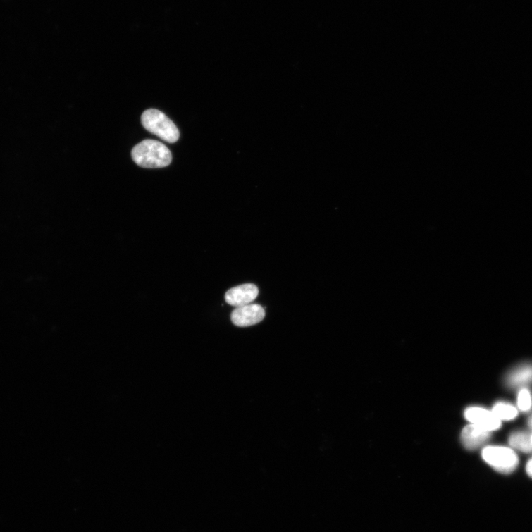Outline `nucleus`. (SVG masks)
Returning a JSON list of instances; mask_svg holds the SVG:
<instances>
[{
	"label": "nucleus",
	"mask_w": 532,
	"mask_h": 532,
	"mask_svg": "<svg viewBox=\"0 0 532 532\" xmlns=\"http://www.w3.org/2000/svg\"><path fill=\"white\" fill-rule=\"evenodd\" d=\"M134 162L143 168L157 169L169 166L173 159L168 147L154 140H144L132 150Z\"/></svg>",
	"instance_id": "obj_1"
},
{
	"label": "nucleus",
	"mask_w": 532,
	"mask_h": 532,
	"mask_svg": "<svg viewBox=\"0 0 532 532\" xmlns=\"http://www.w3.org/2000/svg\"><path fill=\"white\" fill-rule=\"evenodd\" d=\"M142 123L149 132L168 143H175L180 138V132L173 121L163 113L149 109L142 116Z\"/></svg>",
	"instance_id": "obj_2"
},
{
	"label": "nucleus",
	"mask_w": 532,
	"mask_h": 532,
	"mask_svg": "<svg viewBox=\"0 0 532 532\" xmlns=\"http://www.w3.org/2000/svg\"><path fill=\"white\" fill-rule=\"evenodd\" d=\"M484 461L497 472L510 474L518 467V455L511 449L504 447H488L482 452Z\"/></svg>",
	"instance_id": "obj_3"
},
{
	"label": "nucleus",
	"mask_w": 532,
	"mask_h": 532,
	"mask_svg": "<svg viewBox=\"0 0 532 532\" xmlns=\"http://www.w3.org/2000/svg\"><path fill=\"white\" fill-rule=\"evenodd\" d=\"M266 316L264 309L257 304L238 307L233 311L231 319L238 327H249L263 321Z\"/></svg>",
	"instance_id": "obj_4"
},
{
	"label": "nucleus",
	"mask_w": 532,
	"mask_h": 532,
	"mask_svg": "<svg viewBox=\"0 0 532 532\" xmlns=\"http://www.w3.org/2000/svg\"><path fill=\"white\" fill-rule=\"evenodd\" d=\"M466 419L486 431H493L500 428V420L493 413L481 407H470L465 412Z\"/></svg>",
	"instance_id": "obj_5"
},
{
	"label": "nucleus",
	"mask_w": 532,
	"mask_h": 532,
	"mask_svg": "<svg viewBox=\"0 0 532 532\" xmlns=\"http://www.w3.org/2000/svg\"><path fill=\"white\" fill-rule=\"evenodd\" d=\"M258 294L259 290L255 285L245 284L231 288L225 293V299L230 305L238 308L249 305Z\"/></svg>",
	"instance_id": "obj_6"
},
{
	"label": "nucleus",
	"mask_w": 532,
	"mask_h": 532,
	"mask_svg": "<svg viewBox=\"0 0 532 532\" xmlns=\"http://www.w3.org/2000/svg\"><path fill=\"white\" fill-rule=\"evenodd\" d=\"M490 437V432L477 427L474 424L466 426L462 433L463 445L467 450H476Z\"/></svg>",
	"instance_id": "obj_7"
},
{
	"label": "nucleus",
	"mask_w": 532,
	"mask_h": 532,
	"mask_svg": "<svg viewBox=\"0 0 532 532\" xmlns=\"http://www.w3.org/2000/svg\"><path fill=\"white\" fill-rule=\"evenodd\" d=\"M509 444L514 448L524 452H530L532 451L531 437L524 433H513L509 438Z\"/></svg>",
	"instance_id": "obj_8"
},
{
	"label": "nucleus",
	"mask_w": 532,
	"mask_h": 532,
	"mask_svg": "<svg viewBox=\"0 0 532 532\" xmlns=\"http://www.w3.org/2000/svg\"><path fill=\"white\" fill-rule=\"evenodd\" d=\"M531 379L532 366H525L512 372L509 376L508 381L512 385H519L528 383Z\"/></svg>",
	"instance_id": "obj_9"
},
{
	"label": "nucleus",
	"mask_w": 532,
	"mask_h": 532,
	"mask_svg": "<svg viewBox=\"0 0 532 532\" xmlns=\"http://www.w3.org/2000/svg\"><path fill=\"white\" fill-rule=\"evenodd\" d=\"M493 413L500 420H512L518 416V412L514 407L504 403L497 404L493 407Z\"/></svg>",
	"instance_id": "obj_10"
},
{
	"label": "nucleus",
	"mask_w": 532,
	"mask_h": 532,
	"mask_svg": "<svg viewBox=\"0 0 532 532\" xmlns=\"http://www.w3.org/2000/svg\"><path fill=\"white\" fill-rule=\"evenodd\" d=\"M531 406L530 393L527 390H522L519 395V407L522 412H528Z\"/></svg>",
	"instance_id": "obj_11"
},
{
	"label": "nucleus",
	"mask_w": 532,
	"mask_h": 532,
	"mask_svg": "<svg viewBox=\"0 0 532 532\" xmlns=\"http://www.w3.org/2000/svg\"><path fill=\"white\" fill-rule=\"evenodd\" d=\"M526 473L528 476L532 478V459L530 460L526 465Z\"/></svg>",
	"instance_id": "obj_12"
},
{
	"label": "nucleus",
	"mask_w": 532,
	"mask_h": 532,
	"mask_svg": "<svg viewBox=\"0 0 532 532\" xmlns=\"http://www.w3.org/2000/svg\"><path fill=\"white\" fill-rule=\"evenodd\" d=\"M529 425H530V427L532 428V417L529 420Z\"/></svg>",
	"instance_id": "obj_13"
},
{
	"label": "nucleus",
	"mask_w": 532,
	"mask_h": 532,
	"mask_svg": "<svg viewBox=\"0 0 532 532\" xmlns=\"http://www.w3.org/2000/svg\"><path fill=\"white\" fill-rule=\"evenodd\" d=\"M531 444H532V436L531 437Z\"/></svg>",
	"instance_id": "obj_14"
}]
</instances>
